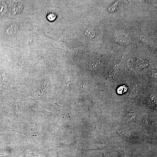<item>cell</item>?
Here are the masks:
<instances>
[{
  "label": "cell",
  "instance_id": "obj_1",
  "mask_svg": "<svg viewBox=\"0 0 157 157\" xmlns=\"http://www.w3.org/2000/svg\"><path fill=\"white\" fill-rule=\"evenodd\" d=\"M100 62L99 60L97 58H92L89 62L90 68H95L99 66Z\"/></svg>",
  "mask_w": 157,
  "mask_h": 157
},
{
  "label": "cell",
  "instance_id": "obj_2",
  "mask_svg": "<svg viewBox=\"0 0 157 157\" xmlns=\"http://www.w3.org/2000/svg\"><path fill=\"white\" fill-rule=\"evenodd\" d=\"M23 8L22 5L19 2H16L13 8V12L15 14H18L22 11Z\"/></svg>",
  "mask_w": 157,
  "mask_h": 157
},
{
  "label": "cell",
  "instance_id": "obj_3",
  "mask_svg": "<svg viewBox=\"0 0 157 157\" xmlns=\"http://www.w3.org/2000/svg\"><path fill=\"white\" fill-rule=\"evenodd\" d=\"M17 28L15 25H13L9 26L6 31V34L8 35H13L17 32Z\"/></svg>",
  "mask_w": 157,
  "mask_h": 157
},
{
  "label": "cell",
  "instance_id": "obj_4",
  "mask_svg": "<svg viewBox=\"0 0 157 157\" xmlns=\"http://www.w3.org/2000/svg\"><path fill=\"white\" fill-rule=\"evenodd\" d=\"M85 33L86 35L90 38L93 37L95 35L94 31L92 29L87 27H86L85 30Z\"/></svg>",
  "mask_w": 157,
  "mask_h": 157
},
{
  "label": "cell",
  "instance_id": "obj_5",
  "mask_svg": "<svg viewBox=\"0 0 157 157\" xmlns=\"http://www.w3.org/2000/svg\"><path fill=\"white\" fill-rule=\"evenodd\" d=\"M139 88V86L137 84L134 85L131 89L130 93V95H134L135 94L138 90Z\"/></svg>",
  "mask_w": 157,
  "mask_h": 157
},
{
  "label": "cell",
  "instance_id": "obj_6",
  "mask_svg": "<svg viewBox=\"0 0 157 157\" xmlns=\"http://www.w3.org/2000/svg\"><path fill=\"white\" fill-rule=\"evenodd\" d=\"M7 7L5 5H1L0 6V16L3 15L5 14L7 11Z\"/></svg>",
  "mask_w": 157,
  "mask_h": 157
},
{
  "label": "cell",
  "instance_id": "obj_7",
  "mask_svg": "<svg viewBox=\"0 0 157 157\" xmlns=\"http://www.w3.org/2000/svg\"><path fill=\"white\" fill-rule=\"evenodd\" d=\"M56 15L53 13H49L47 16V19L50 21H53L56 19Z\"/></svg>",
  "mask_w": 157,
  "mask_h": 157
}]
</instances>
